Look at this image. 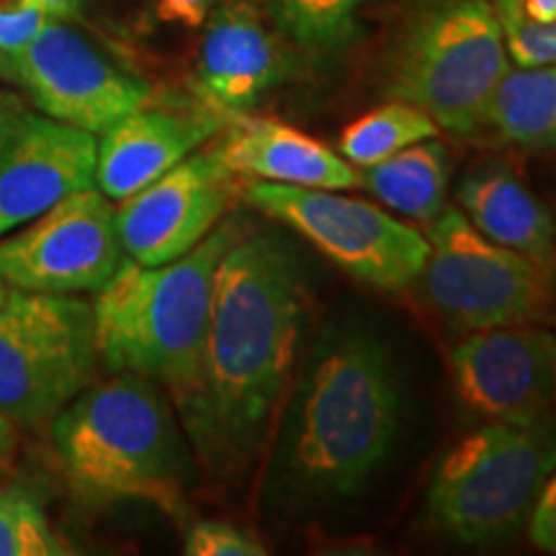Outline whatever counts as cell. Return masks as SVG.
<instances>
[{"label":"cell","instance_id":"obj_1","mask_svg":"<svg viewBox=\"0 0 556 556\" xmlns=\"http://www.w3.org/2000/svg\"><path fill=\"white\" fill-rule=\"evenodd\" d=\"M294 248L274 232H238L214 276L197 397L180 413L201 462L217 471L255 454L289 384L307 312Z\"/></svg>","mask_w":556,"mask_h":556},{"label":"cell","instance_id":"obj_2","mask_svg":"<svg viewBox=\"0 0 556 556\" xmlns=\"http://www.w3.org/2000/svg\"><path fill=\"white\" fill-rule=\"evenodd\" d=\"M397 428L400 387L384 343L356 325H330L299 379L278 464L302 495L351 497L389 456Z\"/></svg>","mask_w":556,"mask_h":556},{"label":"cell","instance_id":"obj_3","mask_svg":"<svg viewBox=\"0 0 556 556\" xmlns=\"http://www.w3.org/2000/svg\"><path fill=\"white\" fill-rule=\"evenodd\" d=\"M50 441L80 505L148 500L168 516H184L189 448L155 381L114 374L88 384L52 417Z\"/></svg>","mask_w":556,"mask_h":556},{"label":"cell","instance_id":"obj_4","mask_svg":"<svg viewBox=\"0 0 556 556\" xmlns=\"http://www.w3.org/2000/svg\"><path fill=\"white\" fill-rule=\"evenodd\" d=\"M238 232V222H222L197 248L163 266L124 258L96 291L99 361L111 374H137L168 389L178 415L197 397L214 276Z\"/></svg>","mask_w":556,"mask_h":556},{"label":"cell","instance_id":"obj_5","mask_svg":"<svg viewBox=\"0 0 556 556\" xmlns=\"http://www.w3.org/2000/svg\"><path fill=\"white\" fill-rule=\"evenodd\" d=\"M510 70L490 0H422L402 26L387 93L456 137L484 131L486 109Z\"/></svg>","mask_w":556,"mask_h":556},{"label":"cell","instance_id":"obj_6","mask_svg":"<svg viewBox=\"0 0 556 556\" xmlns=\"http://www.w3.org/2000/svg\"><path fill=\"white\" fill-rule=\"evenodd\" d=\"M556 469V420L486 422L456 441L428 486V513L469 546L500 544L526 526L541 486Z\"/></svg>","mask_w":556,"mask_h":556},{"label":"cell","instance_id":"obj_7","mask_svg":"<svg viewBox=\"0 0 556 556\" xmlns=\"http://www.w3.org/2000/svg\"><path fill=\"white\" fill-rule=\"evenodd\" d=\"M96 366L93 304L11 287L0 304V413L13 426L50 422L93 381Z\"/></svg>","mask_w":556,"mask_h":556},{"label":"cell","instance_id":"obj_8","mask_svg":"<svg viewBox=\"0 0 556 556\" xmlns=\"http://www.w3.org/2000/svg\"><path fill=\"white\" fill-rule=\"evenodd\" d=\"M242 199L366 287L400 291L413 287L426 270V235L374 201L268 180H248Z\"/></svg>","mask_w":556,"mask_h":556},{"label":"cell","instance_id":"obj_9","mask_svg":"<svg viewBox=\"0 0 556 556\" xmlns=\"http://www.w3.org/2000/svg\"><path fill=\"white\" fill-rule=\"evenodd\" d=\"M430 255L422 270L428 299L451 328L471 332L531 323L552 302V278L539 263L507 250L443 206L428 222Z\"/></svg>","mask_w":556,"mask_h":556},{"label":"cell","instance_id":"obj_10","mask_svg":"<svg viewBox=\"0 0 556 556\" xmlns=\"http://www.w3.org/2000/svg\"><path fill=\"white\" fill-rule=\"evenodd\" d=\"M0 78L29 93L41 114L101 135L150 101V86L62 18H47L21 52H0Z\"/></svg>","mask_w":556,"mask_h":556},{"label":"cell","instance_id":"obj_11","mask_svg":"<svg viewBox=\"0 0 556 556\" xmlns=\"http://www.w3.org/2000/svg\"><path fill=\"white\" fill-rule=\"evenodd\" d=\"M111 199L90 186L58 201L0 240V276L13 289L45 294L101 291L122 266Z\"/></svg>","mask_w":556,"mask_h":556},{"label":"cell","instance_id":"obj_12","mask_svg":"<svg viewBox=\"0 0 556 556\" xmlns=\"http://www.w3.org/2000/svg\"><path fill=\"white\" fill-rule=\"evenodd\" d=\"M458 402L486 422H528L552 415L556 400V336L528 323L471 330L451 348Z\"/></svg>","mask_w":556,"mask_h":556},{"label":"cell","instance_id":"obj_13","mask_svg":"<svg viewBox=\"0 0 556 556\" xmlns=\"http://www.w3.org/2000/svg\"><path fill=\"white\" fill-rule=\"evenodd\" d=\"M232 201V173L217 150L191 152L176 168L119 201L114 208L122 250L142 266L186 255L219 225Z\"/></svg>","mask_w":556,"mask_h":556},{"label":"cell","instance_id":"obj_14","mask_svg":"<svg viewBox=\"0 0 556 556\" xmlns=\"http://www.w3.org/2000/svg\"><path fill=\"white\" fill-rule=\"evenodd\" d=\"M96 152L93 131L24 111L0 148V238L70 193L96 186Z\"/></svg>","mask_w":556,"mask_h":556},{"label":"cell","instance_id":"obj_15","mask_svg":"<svg viewBox=\"0 0 556 556\" xmlns=\"http://www.w3.org/2000/svg\"><path fill=\"white\" fill-rule=\"evenodd\" d=\"M191 90L225 124L248 114L283 75V54L255 5L227 0L204 21Z\"/></svg>","mask_w":556,"mask_h":556},{"label":"cell","instance_id":"obj_16","mask_svg":"<svg viewBox=\"0 0 556 556\" xmlns=\"http://www.w3.org/2000/svg\"><path fill=\"white\" fill-rule=\"evenodd\" d=\"M222 127L225 119L199 103L193 109H150L144 103L101 131L96 189L111 201H124L204 148Z\"/></svg>","mask_w":556,"mask_h":556},{"label":"cell","instance_id":"obj_17","mask_svg":"<svg viewBox=\"0 0 556 556\" xmlns=\"http://www.w3.org/2000/svg\"><path fill=\"white\" fill-rule=\"evenodd\" d=\"M214 150L232 176L304 189L351 191L361 173L338 150L268 116L240 114L222 127Z\"/></svg>","mask_w":556,"mask_h":556},{"label":"cell","instance_id":"obj_18","mask_svg":"<svg viewBox=\"0 0 556 556\" xmlns=\"http://www.w3.org/2000/svg\"><path fill=\"white\" fill-rule=\"evenodd\" d=\"M467 219L484 238L526 255L541 268H556V225L548 208L503 163H479L456 189Z\"/></svg>","mask_w":556,"mask_h":556},{"label":"cell","instance_id":"obj_19","mask_svg":"<svg viewBox=\"0 0 556 556\" xmlns=\"http://www.w3.org/2000/svg\"><path fill=\"white\" fill-rule=\"evenodd\" d=\"M448 180V150L435 137L409 144L361 173V186L379 204L407 219L426 222V225L446 206Z\"/></svg>","mask_w":556,"mask_h":556},{"label":"cell","instance_id":"obj_20","mask_svg":"<svg viewBox=\"0 0 556 556\" xmlns=\"http://www.w3.org/2000/svg\"><path fill=\"white\" fill-rule=\"evenodd\" d=\"M484 129L505 144L556 152V65L507 70L486 109Z\"/></svg>","mask_w":556,"mask_h":556},{"label":"cell","instance_id":"obj_21","mask_svg":"<svg viewBox=\"0 0 556 556\" xmlns=\"http://www.w3.org/2000/svg\"><path fill=\"white\" fill-rule=\"evenodd\" d=\"M438 131L441 127L433 122V116L413 103L394 99L348 124L340 135L338 152L353 168L364 170L409 144L435 137Z\"/></svg>","mask_w":556,"mask_h":556},{"label":"cell","instance_id":"obj_22","mask_svg":"<svg viewBox=\"0 0 556 556\" xmlns=\"http://www.w3.org/2000/svg\"><path fill=\"white\" fill-rule=\"evenodd\" d=\"M368 0H268L283 37L317 58H336L358 37Z\"/></svg>","mask_w":556,"mask_h":556},{"label":"cell","instance_id":"obj_23","mask_svg":"<svg viewBox=\"0 0 556 556\" xmlns=\"http://www.w3.org/2000/svg\"><path fill=\"white\" fill-rule=\"evenodd\" d=\"M490 5L516 65H556V0H490Z\"/></svg>","mask_w":556,"mask_h":556},{"label":"cell","instance_id":"obj_24","mask_svg":"<svg viewBox=\"0 0 556 556\" xmlns=\"http://www.w3.org/2000/svg\"><path fill=\"white\" fill-rule=\"evenodd\" d=\"M73 554L41 510L29 490H0V556H60Z\"/></svg>","mask_w":556,"mask_h":556},{"label":"cell","instance_id":"obj_25","mask_svg":"<svg viewBox=\"0 0 556 556\" xmlns=\"http://www.w3.org/2000/svg\"><path fill=\"white\" fill-rule=\"evenodd\" d=\"M184 552L189 556H266L263 541L229 520H193L186 531Z\"/></svg>","mask_w":556,"mask_h":556},{"label":"cell","instance_id":"obj_26","mask_svg":"<svg viewBox=\"0 0 556 556\" xmlns=\"http://www.w3.org/2000/svg\"><path fill=\"white\" fill-rule=\"evenodd\" d=\"M47 18L50 16L34 5H0V52L13 54L24 50L47 24Z\"/></svg>","mask_w":556,"mask_h":556},{"label":"cell","instance_id":"obj_27","mask_svg":"<svg viewBox=\"0 0 556 556\" xmlns=\"http://www.w3.org/2000/svg\"><path fill=\"white\" fill-rule=\"evenodd\" d=\"M528 539L541 552L556 556V469L541 486L536 503L528 513Z\"/></svg>","mask_w":556,"mask_h":556},{"label":"cell","instance_id":"obj_28","mask_svg":"<svg viewBox=\"0 0 556 556\" xmlns=\"http://www.w3.org/2000/svg\"><path fill=\"white\" fill-rule=\"evenodd\" d=\"M227 0H157V16L168 24L199 29Z\"/></svg>","mask_w":556,"mask_h":556},{"label":"cell","instance_id":"obj_29","mask_svg":"<svg viewBox=\"0 0 556 556\" xmlns=\"http://www.w3.org/2000/svg\"><path fill=\"white\" fill-rule=\"evenodd\" d=\"M16 3L34 5V9L45 11L50 18L67 21V18L78 16V11L88 3V0H16Z\"/></svg>","mask_w":556,"mask_h":556},{"label":"cell","instance_id":"obj_30","mask_svg":"<svg viewBox=\"0 0 556 556\" xmlns=\"http://www.w3.org/2000/svg\"><path fill=\"white\" fill-rule=\"evenodd\" d=\"M21 116H24V109H21L18 101L5 99L0 96V148L5 144V139L13 135V129L18 127Z\"/></svg>","mask_w":556,"mask_h":556},{"label":"cell","instance_id":"obj_31","mask_svg":"<svg viewBox=\"0 0 556 556\" xmlns=\"http://www.w3.org/2000/svg\"><path fill=\"white\" fill-rule=\"evenodd\" d=\"M16 448V426L0 413V464H5Z\"/></svg>","mask_w":556,"mask_h":556},{"label":"cell","instance_id":"obj_32","mask_svg":"<svg viewBox=\"0 0 556 556\" xmlns=\"http://www.w3.org/2000/svg\"><path fill=\"white\" fill-rule=\"evenodd\" d=\"M9 291H11V287L3 281V276H0V304L5 302V296H9Z\"/></svg>","mask_w":556,"mask_h":556},{"label":"cell","instance_id":"obj_33","mask_svg":"<svg viewBox=\"0 0 556 556\" xmlns=\"http://www.w3.org/2000/svg\"><path fill=\"white\" fill-rule=\"evenodd\" d=\"M0 490H3V486H0Z\"/></svg>","mask_w":556,"mask_h":556}]
</instances>
